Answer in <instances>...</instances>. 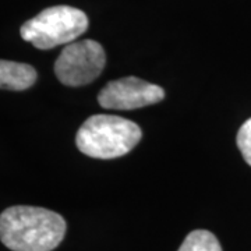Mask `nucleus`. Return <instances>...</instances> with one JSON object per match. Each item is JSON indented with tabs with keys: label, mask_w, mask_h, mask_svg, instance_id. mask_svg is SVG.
<instances>
[{
	"label": "nucleus",
	"mask_w": 251,
	"mask_h": 251,
	"mask_svg": "<svg viewBox=\"0 0 251 251\" xmlns=\"http://www.w3.org/2000/svg\"><path fill=\"white\" fill-rule=\"evenodd\" d=\"M66 229L62 215L39 206H10L0 215V239L13 251L54 250Z\"/></svg>",
	"instance_id": "nucleus-1"
},
{
	"label": "nucleus",
	"mask_w": 251,
	"mask_h": 251,
	"mask_svg": "<svg viewBox=\"0 0 251 251\" xmlns=\"http://www.w3.org/2000/svg\"><path fill=\"white\" fill-rule=\"evenodd\" d=\"M143 137L140 126L115 115H94L77 131L75 145L97 159H115L128 153Z\"/></svg>",
	"instance_id": "nucleus-2"
},
{
	"label": "nucleus",
	"mask_w": 251,
	"mask_h": 251,
	"mask_svg": "<svg viewBox=\"0 0 251 251\" xmlns=\"http://www.w3.org/2000/svg\"><path fill=\"white\" fill-rule=\"evenodd\" d=\"M87 28L88 17L84 11L72 6H53L24 23L20 35L38 49L46 50L72 44Z\"/></svg>",
	"instance_id": "nucleus-3"
},
{
	"label": "nucleus",
	"mask_w": 251,
	"mask_h": 251,
	"mask_svg": "<svg viewBox=\"0 0 251 251\" xmlns=\"http://www.w3.org/2000/svg\"><path fill=\"white\" fill-rule=\"evenodd\" d=\"M106 64V53L97 41H75L63 48L54 63L57 80L67 87L87 85L98 78Z\"/></svg>",
	"instance_id": "nucleus-4"
},
{
	"label": "nucleus",
	"mask_w": 251,
	"mask_h": 251,
	"mask_svg": "<svg viewBox=\"0 0 251 251\" xmlns=\"http://www.w3.org/2000/svg\"><path fill=\"white\" fill-rule=\"evenodd\" d=\"M165 98V91L134 75L108 82L98 94V103L105 109L133 110L150 106Z\"/></svg>",
	"instance_id": "nucleus-5"
},
{
	"label": "nucleus",
	"mask_w": 251,
	"mask_h": 251,
	"mask_svg": "<svg viewBox=\"0 0 251 251\" xmlns=\"http://www.w3.org/2000/svg\"><path fill=\"white\" fill-rule=\"evenodd\" d=\"M36 78V70L29 64L4 59L0 62V85L3 90H28L35 84Z\"/></svg>",
	"instance_id": "nucleus-6"
},
{
	"label": "nucleus",
	"mask_w": 251,
	"mask_h": 251,
	"mask_svg": "<svg viewBox=\"0 0 251 251\" xmlns=\"http://www.w3.org/2000/svg\"><path fill=\"white\" fill-rule=\"evenodd\" d=\"M177 251H222V247L215 234L198 229L187 234Z\"/></svg>",
	"instance_id": "nucleus-7"
},
{
	"label": "nucleus",
	"mask_w": 251,
	"mask_h": 251,
	"mask_svg": "<svg viewBox=\"0 0 251 251\" xmlns=\"http://www.w3.org/2000/svg\"><path fill=\"white\" fill-rule=\"evenodd\" d=\"M237 147L242 152L244 161L251 166V117L246 120L237 133Z\"/></svg>",
	"instance_id": "nucleus-8"
}]
</instances>
